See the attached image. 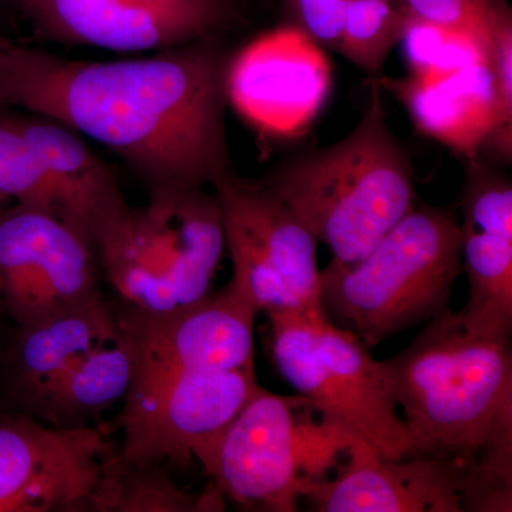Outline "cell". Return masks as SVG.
Masks as SVG:
<instances>
[{
	"mask_svg": "<svg viewBox=\"0 0 512 512\" xmlns=\"http://www.w3.org/2000/svg\"><path fill=\"white\" fill-rule=\"evenodd\" d=\"M217 37L116 62L70 60L8 40L0 50V106L49 117L103 144L148 194L212 187L231 171V55Z\"/></svg>",
	"mask_w": 512,
	"mask_h": 512,
	"instance_id": "6da1fadb",
	"label": "cell"
},
{
	"mask_svg": "<svg viewBox=\"0 0 512 512\" xmlns=\"http://www.w3.org/2000/svg\"><path fill=\"white\" fill-rule=\"evenodd\" d=\"M382 366L412 456L450 461L464 485L487 451L512 444L511 336L476 332L447 309Z\"/></svg>",
	"mask_w": 512,
	"mask_h": 512,
	"instance_id": "7a4b0ae2",
	"label": "cell"
},
{
	"mask_svg": "<svg viewBox=\"0 0 512 512\" xmlns=\"http://www.w3.org/2000/svg\"><path fill=\"white\" fill-rule=\"evenodd\" d=\"M264 184L340 264H356L416 204L412 164L373 77L357 126L332 146L285 164Z\"/></svg>",
	"mask_w": 512,
	"mask_h": 512,
	"instance_id": "3957f363",
	"label": "cell"
},
{
	"mask_svg": "<svg viewBox=\"0 0 512 512\" xmlns=\"http://www.w3.org/2000/svg\"><path fill=\"white\" fill-rule=\"evenodd\" d=\"M131 377L126 330L101 293L15 326L0 360V412L56 429L94 426L124 400Z\"/></svg>",
	"mask_w": 512,
	"mask_h": 512,
	"instance_id": "277c9868",
	"label": "cell"
},
{
	"mask_svg": "<svg viewBox=\"0 0 512 512\" xmlns=\"http://www.w3.org/2000/svg\"><path fill=\"white\" fill-rule=\"evenodd\" d=\"M461 274L456 215L414 204L365 258L350 265L332 259L320 271V301L330 320L375 348L446 312Z\"/></svg>",
	"mask_w": 512,
	"mask_h": 512,
	"instance_id": "5b68a950",
	"label": "cell"
},
{
	"mask_svg": "<svg viewBox=\"0 0 512 512\" xmlns=\"http://www.w3.org/2000/svg\"><path fill=\"white\" fill-rule=\"evenodd\" d=\"M94 248L120 308L150 316L181 311L212 292L224 256L217 198L205 188L154 192L101 231Z\"/></svg>",
	"mask_w": 512,
	"mask_h": 512,
	"instance_id": "8992f818",
	"label": "cell"
},
{
	"mask_svg": "<svg viewBox=\"0 0 512 512\" xmlns=\"http://www.w3.org/2000/svg\"><path fill=\"white\" fill-rule=\"evenodd\" d=\"M315 414L299 394L279 396L261 387L194 457L222 498L252 510L298 511L306 490L338 468L350 444L359 440Z\"/></svg>",
	"mask_w": 512,
	"mask_h": 512,
	"instance_id": "52a82bcc",
	"label": "cell"
},
{
	"mask_svg": "<svg viewBox=\"0 0 512 512\" xmlns=\"http://www.w3.org/2000/svg\"><path fill=\"white\" fill-rule=\"evenodd\" d=\"M225 248L232 259L228 285L256 313L325 311L320 301L318 241L264 181L228 171L212 185Z\"/></svg>",
	"mask_w": 512,
	"mask_h": 512,
	"instance_id": "ba28073f",
	"label": "cell"
},
{
	"mask_svg": "<svg viewBox=\"0 0 512 512\" xmlns=\"http://www.w3.org/2000/svg\"><path fill=\"white\" fill-rule=\"evenodd\" d=\"M92 238L42 208L0 210V315L26 325L101 295Z\"/></svg>",
	"mask_w": 512,
	"mask_h": 512,
	"instance_id": "9c48e42d",
	"label": "cell"
},
{
	"mask_svg": "<svg viewBox=\"0 0 512 512\" xmlns=\"http://www.w3.org/2000/svg\"><path fill=\"white\" fill-rule=\"evenodd\" d=\"M117 312L133 356V377L123 409L143 402L165 380L180 373L255 367L258 313L228 284L168 315H141L123 308Z\"/></svg>",
	"mask_w": 512,
	"mask_h": 512,
	"instance_id": "30bf717a",
	"label": "cell"
},
{
	"mask_svg": "<svg viewBox=\"0 0 512 512\" xmlns=\"http://www.w3.org/2000/svg\"><path fill=\"white\" fill-rule=\"evenodd\" d=\"M40 37L113 52L173 49L220 35L234 0H10Z\"/></svg>",
	"mask_w": 512,
	"mask_h": 512,
	"instance_id": "8fae6325",
	"label": "cell"
},
{
	"mask_svg": "<svg viewBox=\"0 0 512 512\" xmlns=\"http://www.w3.org/2000/svg\"><path fill=\"white\" fill-rule=\"evenodd\" d=\"M109 436L107 426L56 429L0 412V512L93 511Z\"/></svg>",
	"mask_w": 512,
	"mask_h": 512,
	"instance_id": "7c38bea8",
	"label": "cell"
},
{
	"mask_svg": "<svg viewBox=\"0 0 512 512\" xmlns=\"http://www.w3.org/2000/svg\"><path fill=\"white\" fill-rule=\"evenodd\" d=\"M261 386L255 367L205 369L165 380L143 402L123 409L124 440L117 453L134 466L190 463L221 433Z\"/></svg>",
	"mask_w": 512,
	"mask_h": 512,
	"instance_id": "4fadbf2b",
	"label": "cell"
},
{
	"mask_svg": "<svg viewBox=\"0 0 512 512\" xmlns=\"http://www.w3.org/2000/svg\"><path fill=\"white\" fill-rule=\"evenodd\" d=\"M332 84L323 47L293 25L256 37L231 56L229 103L269 137L301 136L318 117Z\"/></svg>",
	"mask_w": 512,
	"mask_h": 512,
	"instance_id": "5bb4252c",
	"label": "cell"
},
{
	"mask_svg": "<svg viewBox=\"0 0 512 512\" xmlns=\"http://www.w3.org/2000/svg\"><path fill=\"white\" fill-rule=\"evenodd\" d=\"M461 218L468 301L458 313L476 332L511 336L512 184L491 161L467 160Z\"/></svg>",
	"mask_w": 512,
	"mask_h": 512,
	"instance_id": "9a60e30c",
	"label": "cell"
},
{
	"mask_svg": "<svg viewBox=\"0 0 512 512\" xmlns=\"http://www.w3.org/2000/svg\"><path fill=\"white\" fill-rule=\"evenodd\" d=\"M335 478L303 494L316 512H463V473L443 458L390 460L363 440L348 447Z\"/></svg>",
	"mask_w": 512,
	"mask_h": 512,
	"instance_id": "2e32d148",
	"label": "cell"
},
{
	"mask_svg": "<svg viewBox=\"0 0 512 512\" xmlns=\"http://www.w3.org/2000/svg\"><path fill=\"white\" fill-rule=\"evenodd\" d=\"M318 348L342 429L366 441L384 458L412 456L382 362L370 355L362 340L336 326L328 315L319 320Z\"/></svg>",
	"mask_w": 512,
	"mask_h": 512,
	"instance_id": "e0dca14e",
	"label": "cell"
},
{
	"mask_svg": "<svg viewBox=\"0 0 512 512\" xmlns=\"http://www.w3.org/2000/svg\"><path fill=\"white\" fill-rule=\"evenodd\" d=\"M403 104L414 127L451 151L473 160L497 123V94L490 64L441 76L377 79Z\"/></svg>",
	"mask_w": 512,
	"mask_h": 512,
	"instance_id": "ac0fdd59",
	"label": "cell"
},
{
	"mask_svg": "<svg viewBox=\"0 0 512 512\" xmlns=\"http://www.w3.org/2000/svg\"><path fill=\"white\" fill-rule=\"evenodd\" d=\"M16 123L45 165L64 217L94 239L130 205L106 163L72 128L39 114L13 110Z\"/></svg>",
	"mask_w": 512,
	"mask_h": 512,
	"instance_id": "d6986e66",
	"label": "cell"
},
{
	"mask_svg": "<svg viewBox=\"0 0 512 512\" xmlns=\"http://www.w3.org/2000/svg\"><path fill=\"white\" fill-rule=\"evenodd\" d=\"M224 510L217 490L185 493L163 464L134 466L121 460L116 448L107 456L93 497L96 512H195Z\"/></svg>",
	"mask_w": 512,
	"mask_h": 512,
	"instance_id": "ffe728a7",
	"label": "cell"
},
{
	"mask_svg": "<svg viewBox=\"0 0 512 512\" xmlns=\"http://www.w3.org/2000/svg\"><path fill=\"white\" fill-rule=\"evenodd\" d=\"M406 18L392 0H348L336 50L375 77L399 45Z\"/></svg>",
	"mask_w": 512,
	"mask_h": 512,
	"instance_id": "44dd1931",
	"label": "cell"
},
{
	"mask_svg": "<svg viewBox=\"0 0 512 512\" xmlns=\"http://www.w3.org/2000/svg\"><path fill=\"white\" fill-rule=\"evenodd\" d=\"M400 43L410 74L414 76H441L488 64L490 60L488 40L434 25L409 13Z\"/></svg>",
	"mask_w": 512,
	"mask_h": 512,
	"instance_id": "7402d4cb",
	"label": "cell"
},
{
	"mask_svg": "<svg viewBox=\"0 0 512 512\" xmlns=\"http://www.w3.org/2000/svg\"><path fill=\"white\" fill-rule=\"evenodd\" d=\"M0 192L9 200L64 217L63 204L45 165L16 123L10 107L0 106ZM67 221V220H66Z\"/></svg>",
	"mask_w": 512,
	"mask_h": 512,
	"instance_id": "603a6c76",
	"label": "cell"
},
{
	"mask_svg": "<svg viewBox=\"0 0 512 512\" xmlns=\"http://www.w3.org/2000/svg\"><path fill=\"white\" fill-rule=\"evenodd\" d=\"M490 2V64L497 94V123L481 154L491 163L512 158V13L507 0Z\"/></svg>",
	"mask_w": 512,
	"mask_h": 512,
	"instance_id": "cb8c5ba5",
	"label": "cell"
},
{
	"mask_svg": "<svg viewBox=\"0 0 512 512\" xmlns=\"http://www.w3.org/2000/svg\"><path fill=\"white\" fill-rule=\"evenodd\" d=\"M403 9L414 18L434 25L471 33L490 42L488 0H402Z\"/></svg>",
	"mask_w": 512,
	"mask_h": 512,
	"instance_id": "d4e9b609",
	"label": "cell"
},
{
	"mask_svg": "<svg viewBox=\"0 0 512 512\" xmlns=\"http://www.w3.org/2000/svg\"><path fill=\"white\" fill-rule=\"evenodd\" d=\"M348 0H285L291 25L303 30L322 47H338Z\"/></svg>",
	"mask_w": 512,
	"mask_h": 512,
	"instance_id": "484cf974",
	"label": "cell"
},
{
	"mask_svg": "<svg viewBox=\"0 0 512 512\" xmlns=\"http://www.w3.org/2000/svg\"><path fill=\"white\" fill-rule=\"evenodd\" d=\"M0 319H5V318H3L2 315H0ZM8 340H9V336H8V338H3L2 330H0V360H2V355H3V352H5L6 343H8Z\"/></svg>",
	"mask_w": 512,
	"mask_h": 512,
	"instance_id": "4316f807",
	"label": "cell"
},
{
	"mask_svg": "<svg viewBox=\"0 0 512 512\" xmlns=\"http://www.w3.org/2000/svg\"><path fill=\"white\" fill-rule=\"evenodd\" d=\"M6 42H8V40L2 39V37H0V50H2V47L5 46Z\"/></svg>",
	"mask_w": 512,
	"mask_h": 512,
	"instance_id": "83f0119b",
	"label": "cell"
}]
</instances>
